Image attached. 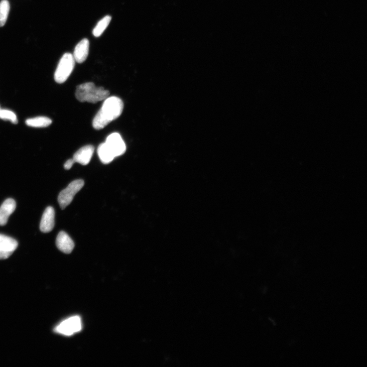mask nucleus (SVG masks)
<instances>
[{"instance_id": "nucleus-1", "label": "nucleus", "mask_w": 367, "mask_h": 367, "mask_svg": "<svg viewBox=\"0 0 367 367\" xmlns=\"http://www.w3.org/2000/svg\"><path fill=\"white\" fill-rule=\"evenodd\" d=\"M123 109V103L120 98L117 97H108L94 119L93 127L97 130L104 128L119 118Z\"/></svg>"}, {"instance_id": "nucleus-2", "label": "nucleus", "mask_w": 367, "mask_h": 367, "mask_svg": "<svg viewBox=\"0 0 367 367\" xmlns=\"http://www.w3.org/2000/svg\"><path fill=\"white\" fill-rule=\"evenodd\" d=\"M110 93L103 88H97L93 82L82 84L77 86L75 96L81 102L97 103L109 97Z\"/></svg>"}, {"instance_id": "nucleus-3", "label": "nucleus", "mask_w": 367, "mask_h": 367, "mask_svg": "<svg viewBox=\"0 0 367 367\" xmlns=\"http://www.w3.org/2000/svg\"><path fill=\"white\" fill-rule=\"evenodd\" d=\"M75 60L73 55L67 53L61 58L54 75L55 81L59 84L66 82L75 67Z\"/></svg>"}, {"instance_id": "nucleus-4", "label": "nucleus", "mask_w": 367, "mask_h": 367, "mask_svg": "<svg viewBox=\"0 0 367 367\" xmlns=\"http://www.w3.org/2000/svg\"><path fill=\"white\" fill-rule=\"evenodd\" d=\"M84 185L83 180H76L71 182L66 189L60 192L58 201L62 209H64L71 203L76 194L83 188Z\"/></svg>"}, {"instance_id": "nucleus-5", "label": "nucleus", "mask_w": 367, "mask_h": 367, "mask_svg": "<svg viewBox=\"0 0 367 367\" xmlns=\"http://www.w3.org/2000/svg\"><path fill=\"white\" fill-rule=\"evenodd\" d=\"M82 329L81 318L79 316L69 318L61 322L54 329L59 334L71 336L80 332Z\"/></svg>"}, {"instance_id": "nucleus-6", "label": "nucleus", "mask_w": 367, "mask_h": 367, "mask_svg": "<svg viewBox=\"0 0 367 367\" xmlns=\"http://www.w3.org/2000/svg\"><path fill=\"white\" fill-rule=\"evenodd\" d=\"M105 143L110 147L115 157L122 155L126 150V145L120 134L114 133L106 139Z\"/></svg>"}, {"instance_id": "nucleus-7", "label": "nucleus", "mask_w": 367, "mask_h": 367, "mask_svg": "<svg viewBox=\"0 0 367 367\" xmlns=\"http://www.w3.org/2000/svg\"><path fill=\"white\" fill-rule=\"evenodd\" d=\"M55 225V211L53 207H47L44 213L40 224V230L43 233L51 232Z\"/></svg>"}, {"instance_id": "nucleus-8", "label": "nucleus", "mask_w": 367, "mask_h": 367, "mask_svg": "<svg viewBox=\"0 0 367 367\" xmlns=\"http://www.w3.org/2000/svg\"><path fill=\"white\" fill-rule=\"evenodd\" d=\"M56 244L57 248L65 253H71L73 250L75 244L68 234L61 231L58 235Z\"/></svg>"}, {"instance_id": "nucleus-9", "label": "nucleus", "mask_w": 367, "mask_h": 367, "mask_svg": "<svg viewBox=\"0 0 367 367\" xmlns=\"http://www.w3.org/2000/svg\"><path fill=\"white\" fill-rule=\"evenodd\" d=\"M94 150L95 147L93 145L84 146L77 151L73 159L75 163L77 162L83 165H88L91 160Z\"/></svg>"}, {"instance_id": "nucleus-10", "label": "nucleus", "mask_w": 367, "mask_h": 367, "mask_svg": "<svg viewBox=\"0 0 367 367\" xmlns=\"http://www.w3.org/2000/svg\"><path fill=\"white\" fill-rule=\"evenodd\" d=\"M90 49V42L87 38L81 40L75 47L73 56L75 61L79 63L84 62L87 59Z\"/></svg>"}, {"instance_id": "nucleus-11", "label": "nucleus", "mask_w": 367, "mask_h": 367, "mask_svg": "<svg viewBox=\"0 0 367 367\" xmlns=\"http://www.w3.org/2000/svg\"><path fill=\"white\" fill-rule=\"evenodd\" d=\"M16 208V203L12 199L6 200L0 207V226H4L7 223L10 216Z\"/></svg>"}, {"instance_id": "nucleus-12", "label": "nucleus", "mask_w": 367, "mask_h": 367, "mask_svg": "<svg viewBox=\"0 0 367 367\" xmlns=\"http://www.w3.org/2000/svg\"><path fill=\"white\" fill-rule=\"evenodd\" d=\"M18 246V243L7 236L0 234V251L12 254Z\"/></svg>"}, {"instance_id": "nucleus-13", "label": "nucleus", "mask_w": 367, "mask_h": 367, "mask_svg": "<svg viewBox=\"0 0 367 367\" xmlns=\"http://www.w3.org/2000/svg\"><path fill=\"white\" fill-rule=\"evenodd\" d=\"M98 154L101 162L105 164L111 163L116 158L112 151L105 142L102 143L99 146Z\"/></svg>"}, {"instance_id": "nucleus-14", "label": "nucleus", "mask_w": 367, "mask_h": 367, "mask_svg": "<svg viewBox=\"0 0 367 367\" xmlns=\"http://www.w3.org/2000/svg\"><path fill=\"white\" fill-rule=\"evenodd\" d=\"M52 122V120L47 117H39L26 120L27 125L34 127H45L50 125Z\"/></svg>"}, {"instance_id": "nucleus-15", "label": "nucleus", "mask_w": 367, "mask_h": 367, "mask_svg": "<svg viewBox=\"0 0 367 367\" xmlns=\"http://www.w3.org/2000/svg\"><path fill=\"white\" fill-rule=\"evenodd\" d=\"M111 20L112 16L110 15L105 16L101 19L93 30V35L96 37L100 36L109 25Z\"/></svg>"}, {"instance_id": "nucleus-16", "label": "nucleus", "mask_w": 367, "mask_h": 367, "mask_svg": "<svg viewBox=\"0 0 367 367\" xmlns=\"http://www.w3.org/2000/svg\"><path fill=\"white\" fill-rule=\"evenodd\" d=\"M10 10V4L7 0L0 2V27L4 26L6 22Z\"/></svg>"}, {"instance_id": "nucleus-17", "label": "nucleus", "mask_w": 367, "mask_h": 367, "mask_svg": "<svg viewBox=\"0 0 367 367\" xmlns=\"http://www.w3.org/2000/svg\"><path fill=\"white\" fill-rule=\"evenodd\" d=\"M0 119L9 121L14 124L18 122L15 114L11 111L6 110H0Z\"/></svg>"}, {"instance_id": "nucleus-18", "label": "nucleus", "mask_w": 367, "mask_h": 367, "mask_svg": "<svg viewBox=\"0 0 367 367\" xmlns=\"http://www.w3.org/2000/svg\"><path fill=\"white\" fill-rule=\"evenodd\" d=\"M75 163V162L73 159H70L65 163L64 164V167L65 169L69 170L71 168Z\"/></svg>"}, {"instance_id": "nucleus-19", "label": "nucleus", "mask_w": 367, "mask_h": 367, "mask_svg": "<svg viewBox=\"0 0 367 367\" xmlns=\"http://www.w3.org/2000/svg\"><path fill=\"white\" fill-rule=\"evenodd\" d=\"M1 107H0V110H1Z\"/></svg>"}]
</instances>
